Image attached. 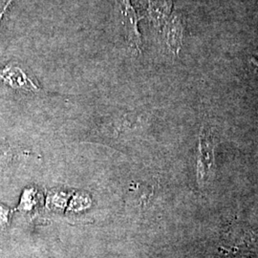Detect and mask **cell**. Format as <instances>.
<instances>
[{"instance_id":"obj_4","label":"cell","mask_w":258,"mask_h":258,"mask_svg":"<svg viewBox=\"0 0 258 258\" xmlns=\"http://www.w3.org/2000/svg\"><path fill=\"white\" fill-rule=\"evenodd\" d=\"M170 6L166 0H149V12L151 18L160 24L166 19Z\"/></svg>"},{"instance_id":"obj_3","label":"cell","mask_w":258,"mask_h":258,"mask_svg":"<svg viewBox=\"0 0 258 258\" xmlns=\"http://www.w3.org/2000/svg\"><path fill=\"white\" fill-rule=\"evenodd\" d=\"M0 78L4 83H8L11 87L16 89H24L32 92H39L40 89L37 84L28 77V75L19 66L7 65L0 71Z\"/></svg>"},{"instance_id":"obj_2","label":"cell","mask_w":258,"mask_h":258,"mask_svg":"<svg viewBox=\"0 0 258 258\" xmlns=\"http://www.w3.org/2000/svg\"><path fill=\"white\" fill-rule=\"evenodd\" d=\"M117 3L120 8L122 23L129 44L138 53H141L142 37L138 30V22L141 19H144V17L139 16L136 13L134 7L131 5L130 0H117Z\"/></svg>"},{"instance_id":"obj_5","label":"cell","mask_w":258,"mask_h":258,"mask_svg":"<svg viewBox=\"0 0 258 258\" xmlns=\"http://www.w3.org/2000/svg\"><path fill=\"white\" fill-rule=\"evenodd\" d=\"M181 36H182V28L181 23L173 19L168 28V36H167V43L171 47L173 51L176 53L180 49V43H181Z\"/></svg>"},{"instance_id":"obj_1","label":"cell","mask_w":258,"mask_h":258,"mask_svg":"<svg viewBox=\"0 0 258 258\" xmlns=\"http://www.w3.org/2000/svg\"><path fill=\"white\" fill-rule=\"evenodd\" d=\"M198 146L197 177L199 184H204L212 175L214 166V140L211 131L202 127Z\"/></svg>"},{"instance_id":"obj_7","label":"cell","mask_w":258,"mask_h":258,"mask_svg":"<svg viewBox=\"0 0 258 258\" xmlns=\"http://www.w3.org/2000/svg\"><path fill=\"white\" fill-rule=\"evenodd\" d=\"M249 62L253 65L255 71L258 73V59H256L255 57H250V58H249Z\"/></svg>"},{"instance_id":"obj_6","label":"cell","mask_w":258,"mask_h":258,"mask_svg":"<svg viewBox=\"0 0 258 258\" xmlns=\"http://www.w3.org/2000/svg\"><path fill=\"white\" fill-rule=\"evenodd\" d=\"M14 0H0V20L3 18L7 8Z\"/></svg>"}]
</instances>
